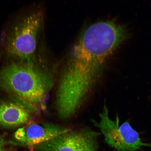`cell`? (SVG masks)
<instances>
[{
	"mask_svg": "<svg viewBox=\"0 0 151 151\" xmlns=\"http://www.w3.org/2000/svg\"><path fill=\"white\" fill-rule=\"evenodd\" d=\"M128 36L126 26L113 21L96 22L85 30L58 85L55 107L59 118L69 119L78 112L101 78L107 60Z\"/></svg>",
	"mask_w": 151,
	"mask_h": 151,
	"instance_id": "obj_1",
	"label": "cell"
},
{
	"mask_svg": "<svg viewBox=\"0 0 151 151\" xmlns=\"http://www.w3.org/2000/svg\"><path fill=\"white\" fill-rule=\"evenodd\" d=\"M6 141L4 139L0 136V150H3L4 147L6 144Z\"/></svg>",
	"mask_w": 151,
	"mask_h": 151,
	"instance_id": "obj_8",
	"label": "cell"
},
{
	"mask_svg": "<svg viewBox=\"0 0 151 151\" xmlns=\"http://www.w3.org/2000/svg\"><path fill=\"white\" fill-rule=\"evenodd\" d=\"M33 116L11 100L0 102V126L3 127H20L32 122Z\"/></svg>",
	"mask_w": 151,
	"mask_h": 151,
	"instance_id": "obj_7",
	"label": "cell"
},
{
	"mask_svg": "<svg viewBox=\"0 0 151 151\" xmlns=\"http://www.w3.org/2000/svg\"><path fill=\"white\" fill-rule=\"evenodd\" d=\"M71 131L68 128L57 124L31 122L16 130L11 142L20 146L35 147Z\"/></svg>",
	"mask_w": 151,
	"mask_h": 151,
	"instance_id": "obj_6",
	"label": "cell"
},
{
	"mask_svg": "<svg viewBox=\"0 0 151 151\" xmlns=\"http://www.w3.org/2000/svg\"><path fill=\"white\" fill-rule=\"evenodd\" d=\"M51 73L31 62H11L0 69V89L45 109L53 86Z\"/></svg>",
	"mask_w": 151,
	"mask_h": 151,
	"instance_id": "obj_2",
	"label": "cell"
},
{
	"mask_svg": "<svg viewBox=\"0 0 151 151\" xmlns=\"http://www.w3.org/2000/svg\"><path fill=\"white\" fill-rule=\"evenodd\" d=\"M92 122L99 128L107 144L116 151H138L145 147L151 148V143L144 142L128 121L120 124L118 114L114 119L109 117L105 103L99 120Z\"/></svg>",
	"mask_w": 151,
	"mask_h": 151,
	"instance_id": "obj_4",
	"label": "cell"
},
{
	"mask_svg": "<svg viewBox=\"0 0 151 151\" xmlns=\"http://www.w3.org/2000/svg\"><path fill=\"white\" fill-rule=\"evenodd\" d=\"M100 134L90 129L71 130L35 148L37 151H98Z\"/></svg>",
	"mask_w": 151,
	"mask_h": 151,
	"instance_id": "obj_5",
	"label": "cell"
},
{
	"mask_svg": "<svg viewBox=\"0 0 151 151\" xmlns=\"http://www.w3.org/2000/svg\"><path fill=\"white\" fill-rule=\"evenodd\" d=\"M43 20L42 12L37 9L27 11L15 20L5 41L6 52L13 61L31 62L35 60Z\"/></svg>",
	"mask_w": 151,
	"mask_h": 151,
	"instance_id": "obj_3",
	"label": "cell"
}]
</instances>
